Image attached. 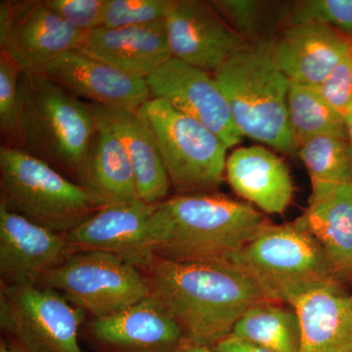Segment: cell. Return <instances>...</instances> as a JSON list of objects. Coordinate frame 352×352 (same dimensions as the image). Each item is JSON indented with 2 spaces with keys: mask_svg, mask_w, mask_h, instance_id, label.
<instances>
[{
  "mask_svg": "<svg viewBox=\"0 0 352 352\" xmlns=\"http://www.w3.org/2000/svg\"><path fill=\"white\" fill-rule=\"evenodd\" d=\"M140 270L153 298L196 344L214 346L248 310L273 302L230 261L175 263L153 256Z\"/></svg>",
  "mask_w": 352,
  "mask_h": 352,
  "instance_id": "1",
  "label": "cell"
},
{
  "mask_svg": "<svg viewBox=\"0 0 352 352\" xmlns=\"http://www.w3.org/2000/svg\"><path fill=\"white\" fill-rule=\"evenodd\" d=\"M267 223L252 204L217 192L177 194L157 205L150 251L175 263L228 261Z\"/></svg>",
  "mask_w": 352,
  "mask_h": 352,
  "instance_id": "2",
  "label": "cell"
},
{
  "mask_svg": "<svg viewBox=\"0 0 352 352\" xmlns=\"http://www.w3.org/2000/svg\"><path fill=\"white\" fill-rule=\"evenodd\" d=\"M273 38L250 43L214 73L234 124L244 138L296 152L289 126V78L275 62Z\"/></svg>",
  "mask_w": 352,
  "mask_h": 352,
  "instance_id": "3",
  "label": "cell"
},
{
  "mask_svg": "<svg viewBox=\"0 0 352 352\" xmlns=\"http://www.w3.org/2000/svg\"><path fill=\"white\" fill-rule=\"evenodd\" d=\"M19 149L78 184L97 124L89 104L36 74L20 80Z\"/></svg>",
  "mask_w": 352,
  "mask_h": 352,
  "instance_id": "4",
  "label": "cell"
},
{
  "mask_svg": "<svg viewBox=\"0 0 352 352\" xmlns=\"http://www.w3.org/2000/svg\"><path fill=\"white\" fill-rule=\"evenodd\" d=\"M0 206L66 234L101 207L80 184L17 148L0 146Z\"/></svg>",
  "mask_w": 352,
  "mask_h": 352,
  "instance_id": "5",
  "label": "cell"
},
{
  "mask_svg": "<svg viewBox=\"0 0 352 352\" xmlns=\"http://www.w3.org/2000/svg\"><path fill=\"white\" fill-rule=\"evenodd\" d=\"M273 302L291 303L321 285L340 282L316 240L295 223L265 224L228 259Z\"/></svg>",
  "mask_w": 352,
  "mask_h": 352,
  "instance_id": "6",
  "label": "cell"
},
{
  "mask_svg": "<svg viewBox=\"0 0 352 352\" xmlns=\"http://www.w3.org/2000/svg\"><path fill=\"white\" fill-rule=\"evenodd\" d=\"M138 112L154 134L171 186L180 194L217 191L226 175L228 149L221 139L160 99Z\"/></svg>",
  "mask_w": 352,
  "mask_h": 352,
  "instance_id": "7",
  "label": "cell"
},
{
  "mask_svg": "<svg viewBox=\"0 0 352 352\" xmlns=\"http://www.w3.org/2000/svg\"><path fill=\"white\" fill-rule=\"evenodd\" d=\"M38 285L61 294L91 319L120 314L151 296L147 278L138 266L101 252L69 254Z\"/></svg>",
  "mask_w": 352,
  "mask_h": 352,
  "instance_id": "8",
  "label": "cell"
},
{
  "mask_svg": "<svg viewBox=\"0 0 352 352\" xmlns=\"http://www.w3.org/2000/svg\"><path fill=\"white\" fill-rule=\"evenodd\" d=\"M85 316L54 289L0 288V328L22 352H85L80 332Z\"/></svg>",
  "mask_w": 352,
  "mask_h": 352,
  "instance_id": "9",
  "label": "cell"
},
{
  "mask_svg": "<svg viewBox=\"0 0 352 352\" xmlns=\"http://www.w3.org/2000/svg\"><path fill=\"white\" fill-rule=\"evenodd\" d=\"M85 34L67 24L44 0L0 1V53L22 73L39 74L57 57L78 50Z\"/></svg>",
  "mask_w": 352,
  "mask_h": 352,
  "instance_id": "10",
  "label": "cell"
},
{
  "mask_svg": "<svg viewBox=\"0 0 352 352\" xmlns=\"http://www.w3.org/2000/svg\"><path fill=\"white\" fill-rule=\"evenodd\" d=\"M164 22L173 57L207 73L250 44L210 1L173 0Z\"/></svg>",
  "mask_w": 352,
  "mask_h": 352,
  "instance_id": "11",
  "label": "cell"
},
{
  "mask_svg": "<svg viewBox=\"0 0 352 352\" xmlns=\"http://www.w3.org/2000/svg\"><path fill=\"white\" fill-rule=\"evenodd\" d=\"M152 98L170 104L217 134L227 149L240 144L226 99L214 76L173 58L146 80Z\"/></svg>",
  "mask_w": 352,
  "mask_h": 352,
  "instance_id": "12",
  "label": "cell"
},
{
  "mask_svg": "<svg viewBox=\"0 0 352 352\" xmlns=\"http://www.w3.org/2000/svg\"><path fill=\"white\" fill-rule=\"evenodd\" d=\"M85 338L94 352H178L186 337L156 298L112 316L91 319Z\"/></svg>",
  "mask_w": 352,
  "mask_h": 352,
  "instance_id": "13",
  "label": "cell"
},
{
  "mask_svg": "<svg viewBox=\"0 0 352 352\" xmlns=\"http://www.w3.org/2000/svg\"><path fill=\"white\" fill-rule=\"evenodd\" d=\"M66 235L0 206L1 286H36L69 256Z\"/></svg>",
  "mask_w": 352,
  "mask_h": 352,
  "instance_id": "14",
  "label": "cell"
},
{
  "mask_svg": "<svg viewBox=\"0 0 352 352\" xmlns=\"http://www.w3.org/2000/svg\"><path fill=\"white\" fill-rule=\"evenodd\" d=\"M157 205L138 201L100 208L65 234L69 254L107 252L140 268L153 258L149 224Z\"/></svg>",
  "mask_w": 352,
  "mask_h": 352,
  "instance_id": "15",
  "label": "cell"
},
{
  "mask_svg": "<svg viewBox=\"0 0 352 352\" xmlns=\"http://www.w3.org/2000/svg\"><path fill=\"white\" fill-rule=\"evenodd\" d=\"M78 98L103 107L139 111L152 98L147 82L78 50L50 62L39 74Z\"/></svg>",
  "mask_w": 352,
  "mask_h": 352,
  "instance_id": "16",
  "label": "cell"
},
{
  "mask_svg": "<svg viewBox=\"0 0 352 352\" xmlns=\"http://www.w3.org/2000/svg\"><path fill=\"white\" fill-rule=\"evenodd\" d=\"M352 50L342 32L318 23L288 25L273 38L272 53L289 82L318 87Z\"/></svg>",
  "mask_w": 352,
  "mask_h": 352,
  "instance_id": "17",
  "label": "cell"
},
{
  "mask_svg": "<svg viewBox=\"0 0 352 352\" xmlns=\"http://www.w3.org/2000/svg\"><path fill=\"white\" fill-rule=\"evenodd\" d=\"M78 50L145 80L173 58L164 20L136 27L97 28L85 32Z\"/></svg>",
  "mask_w": 352,
  "mask_h": 352,
  "instance_id": "18",
  "label": "cell"
},
{
  "mask_svg": "<svg viewBox=\"0 0 352 352\" xmlns=\"http://www.w3.org/2000/svg\"><path fill=\"white\" fill-rule=\"evenodd\" d=\"M88 104L95 120L111 129L124 145L133 171L139 200L159 204L168 199L170 178L156 139L144 118L138 111Z\"/></svg>",
  "mask_w": 352,
  "mask_h": 352,
  "instance_id": "19",
  "label": "cell"
},
{
  "mask_svg": "<svg viewBox=\"0 0 352 352\" xmlns=\"http://www.w3.org/2000/svg\"><path fill=\"white\" fill-rule=\"evenodd\" d=\"M300 322V352H352V293L321 285L289 303Z\"/></svg>",
  "mask_w": 352,
  "mask_h": 352,
  "instance_id": "20",
  "label": "cell"
},
{
  "mask_svg": "<svg viewBox=\"0 0 352 352\" xmlns=\"http://www.w3.org/2000/svg\"><path fill=\"white\" fill-rule=\"evenodd\" d=\"M226 178L238 195L267 214H283L295 191L283 159L263 146L235 150L227 159Z\"/></svg>",
  "mask_w": 352,
  "mask_h": 352,
  "instance_id": "21",
  "label": "cell"
},
{
  "mask_svg": "<svg viewBox=\"0 0 352 352\" xmlns=\"http://www.w3.org/2000/svg\"><path fill=\"white\" fill-rule=\"evenodd\" d=\"M294 223L321 245L337 279L352 280V182L310 197Z\"/></svg>",
  "mask_w": 352,
  "mask_h": 352,
  "instance_id": "22",
  "label": "cell"
},
{
  "mask_svg": "<svg viewBox=\"0 0 352 352\" xmlns=\"http://www.w3.org/2000/svg\"><path fill=\"white\" fill-rule=\"evenodd\" d=\"M96 124L78 184L101 207L140 201L124 145L107 126Z\"/></svg>",
  "mask_w": 352,
  "mask_h": 352,
  "instance_id": "23",
  "label": "cell"
},
{
  "mask_svg": "<svg viewBox=\"0 0 352 352\" xmlns=\"http://www.w3.org/2000/svg\"><path fill=\"white\" fill-rule=\"evenodd\" d=\"M231 335L272 352H300L302 330L295 309L277 302L254 305L236 323Z\"/></svg>",
  "mask_w": 352,
  "mask_h": 352,
  "instance_id": "24",
  "label": "cell"
},
{
  "mask_svg": "<svg viewBox=\"0 0 352 352\" xmlns=\"http://www.w3.org/2000/svg\"><path fill=\"white\" fill-rule=\"evenodd\" d=\"M288 113L296 150L316 136L347 138L344 118L324 98L318 87L289 82Z\"/></svg>",
  "mask_w": 352,
  "mask_h": 352,
  "instance_id": "25",
  "label": "cell"
},
{
  "mask_svg": "<svg viewBox=\"0 0 352 352\" xmlns=\"http://www.w3.org/2000/svg\"><path fill=\"white\" fill-rule=\"evenodd\" d=\"M296 154L305 164L311 180V197L352 182V155L349 138L316 136L300 145Z\"/></svg>",
  "mask_w": 352,
  "mask_h": 352,
  "instance_id": "26",
  "label": "cell"
},
{
  "mask_svg": "<svg viewBox=\"0 0 352 352\" xmlns=\"http://www.w3.org/2000/svg\"><path fill=\"white\" fill-rule=\"evenodd\" d=\"M221 17L245 38L256 43L270 41L266 34L273 23L272 3L258 0H212L210 1Z\"/></svg>",
  "mask_w": 352,
  "mask_h": 352,
  "instance_id": "27",
  "label": "cell"
},
{
  "mask_svg": "<svg viewBox=\"0 0 352 352\" xmlns=\"http://www.w3.org/2000/svg\"><path fill=\"white\" fill-rule=\"evenodd\" d=\"M22 71L4 53H0V133L2 146H20L21 95Z\"/></svg>",
  "mask_w": 352,
  "mask_h": 352,
  "instance_id": "28",
  "label": "cell"
},
{
  "mask_svg": "<svg viewBox=\"0 0 352 352\" xmlns=\"http://www.w3.org/2000/svg\"><path fill=\"white\" fill-rule=\"evenodd\" d=\"M288 25L318 23L352 38V0H303L287 12Z\"/></svg>",
  "mask_w": 352,
  "mask_h": 352,
  "instance_id": "29",
  "label": "cell"
},
{
  "mask_svg": "<svg viewBox=\"0 0 352 352\" xmlns=\"http://www.w3.org/2000/svg\"><path fill=\"white\" fill-rule=\"evenodd\" d=\"M173 0H107L101 27H136L166 19Z\"/></svg>",
  "mask_w": 352,
  "mask_h": 352,
  "instance_id": "30",
  "label": "cell"
},
{
  "mask_svg": "<svg viewBox=\"0 0 352 352\" xmlns=\"http://www.w3.org/2000/svg\"><path fill=\"white\" fill-rule=\"evenodd\" d=\"M46 6L74 29L82 32L101 27L107 0H44Z\"/></svg>",
  "mask_w": 352,
  "mask_h": 352,
  "instance_id": "31",
  "label": "cell"
},
{
  "mask_svg": "<svg viewBox=\"0 0 352 352\" xmlns=\"http://www.w3.org/2000/svg\"><path fill=\"white\" fill-rule=\"evenodd\" d=\"M318 89L342 117L352 113V50Z\"/></svg>",
  "mask_w": 352,
  "mask_h": 352,
  "instance_id": "32",
  "label": "cell"
},
{
  "mask_svg": "<svg viewBox=\"0 0 352 352\" xmlns=\"http://www.w3.org/2000/svg\"><path fill=\"white\" fill-rule=\"evenodd\" d=\"M214 352H272L230 335L212 346Z\"/></svg>",
  "mask_w": 352,
  "mask_h": 352,
  "instance_id": "33",
  "label": "cell"
},
{
  "mask_svg": "<svg viewBox=\"0 0 352 352\" xmlns=\"http://www.w3.org/2000/svg\"><path fill=\"white\" fill-rule=\"evenodd\" d=\"M178 352H214V351L212 347L206 346V344H196V342L186 340Z\"/></svg>",
  "mask_w": 352,
  "mask_h": 352,
  "instance_id": "34",
  "label": "cell"
},
{
  "mask_svg": "<svg viewBox=\"0 0 352 352\" xmlns=\"http://www.w3.org/2000/svg\"><path fill=\"white\" fill-rule=\"evenodd\" d=\"M344 120H346L347 138H349V145H351L352 155V113L346 116Z\"/></svg>",
  "mask_w": 352,
  "mask_h": 352,
  "instance_id": "35",
  "label": "cell"
},
{
  "mask_svg": "<svg viewBox=\"0 0 352 352\" xmlns=\"http://www.w3.org/2000/svg\"><path fill=\"white\" fill-rule=\"evenodd\" d=\"M0 352H22L15 346H11L6 340H1L0 342Z\"/></svg>",
  "mask_w": 352,
  "mask_h": 352,
  "instance_id": "36",
  "label": "cell"
}]
</instances>
